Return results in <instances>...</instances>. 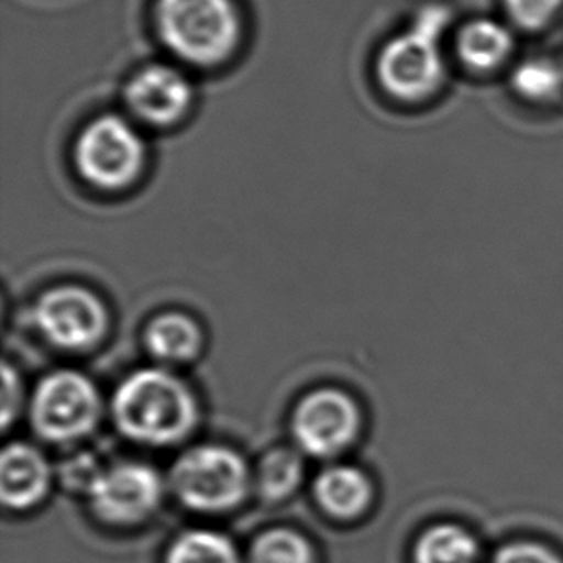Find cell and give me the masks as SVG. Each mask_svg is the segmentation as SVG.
<instances>
[{"label":"cell","mask_w":563,"mask_h":563,"mask_svg":"<svg viewBox=\"0 0 563 563\" xmlns=\"http://www.w3.org/2000/svg\"><path fill=\"white\" fill-rule=\"evenodd\" d=\"M112 416L120 433L148 446H169L187 439L200 411L195 393L166 369H139L112 396Z\"/></svg>","instance_id":"6da1fadb"},{"label":"cell","mask_w":563,"mask_h":563,"mask_svg":"<svg viewBox=\"0 0 563 563\" xmlns=\"http://www.w3.org/2000/svg\"><path fill=\"white\" fill-rule=\"evenodd\" d=\"M154 23L169 53L198 68L228 62L243 38L235 0H156Z\"/></svg>","instance_id":"7a4b0ae2"},{"label":"cell","mask_w":563,"mask_h":563,"mask_svg":"<svg viewBox=\"0 0 563 563\" xmlns=\"http://www.w3.org/2000/svg\"><path fill=\"white\" fill-rule=\"evenodd\" d=\"M449 25V12L427 7L402 33L390 38L377 58L380 87L404 102L429 99L444 81L442 31Z\"/></svg>","instance_id":"3957f363"},{"label":"cell","mask_w":563,"mask_h":563,"mask_svg":"<svg viewBox=\"0 0 563 563\" xmlns=\"http://www.w3.org/2000/svg\"><path fill=\"white\" fill-rule=\"evenodd\" d=\"M74 161L85 184L102 190L128 189L145 168V141L122 115H99L79 133Z\"/></svg>","instance_id":"277c9868"},{"label":"cell","mask_w":563,"mask_h":563,"mask_svg":"<svg viewBox=\"0 0 563 563\" xmlns=\"http://www.w3.org/2000/svg\"><path fill=\"white\" fill-rule=\"evenodd\" d=\"M249 487L243 457L225 446L205 444L185 452L172 470V488L192 510L223 511L235 508Z\"/></svg>","instance_id":"5b68a950"},{"label":"cell","mask_w":563,"mask_h":563,"mask_svg":"<svg viewBox=\"0 0 563 563\" xmlns=\"http://www.w3.org/2000/svg\"><path fill=\"white\" fill-rule=\"evenodd\" d=\"M102 413L99 388L71 369L46 375L31 398V423L38 437L71 442L91 433Z\"/></svg>","instance_id":"8992f818"},{"label":"cell","mask_w":563,"mask_h":563,"mask_svg":"<svg viewBox=\"0 0 563 563\" xmlns=\"http://www.w3.org/2000/svg\"><path fill=\"white\" fill-rule=\"evenodd\" d=\"M33 325L62 351H91L107 336L110 318L102 298L77 285L43 292L33 306Z\"/></svg>","instance_id":"52a82bcc"},{"label":"cell","mask_w":563,"mask_h":563,"mask_svg":"<svg viewBox=\"0 0 563 563\" xmlns=\"http://www.w3.org/2000/svg\"><path fill=\"white\" fill-rule=\"evenodd\" d=\"M362 416L356 400L341 388H316L297 404L290 429L300 450L313 457L341 454L356 441Z\"/></svg>","instance_id":"ba28073f"},{"label":"cell","mask_w":563,"mask_h":563,"mask_svg":"<svg viewBox=\"0 0 563 563\" xmlns=\"http://www.w3.org/2000/svg\"><path fill=\"white\" fill-rule=\"evenodd\" d=\"M162 490L161 475L151 465L128 462L97 473L89 495L100 519L130 526L153 514L161 503Z\"/></svg>","instance_id":"9c48e42d"},{"label":"cell","mask_w":563,"mask_h":563,"mask_svg":"<svg viewBox=\"0 0 563 563\" xmlns=\"http://www.w3.org/2000/svg\"><path fill=\"white\" fill-rule=\"evenodd\" d=\"M125 102L141 122L169 128L189 112L192 87L174 66L151 64L139 69L125 85Z\"/></svg>","instance_id":"30bf717a"},{"label":"cell","mask_w":563,"mask_h":563,"mask_svg":"<svg viewBox=\"0 0 563 563\" xmlns=\"http://www.w3.org/2000/svg\"><path fill=\"white\" fill-rule=\"evenodd\" d=\"M51 467L45 456L25 442L8 444L0 460V496L8 508L23 510L45 496Z\"/></svg>","instance_id":"8fae6325"},{"label":"cell","mask_w":563,"mask_h":563,"mask_svg":"<svg viewBox=\"0 0 563 563\" xmlns=\"http://www.w3.org/2000/svg\"><path fill=\"white\" fill-rule=\"evenodd\" d=\"M145 344L154 358L164 364H185L200 354L205 336L187 313L164 312L146 325Z\"/></svg>","instance_id":"7c38bea8"},{"label":"cell","mask_w":563,"mask_h":563,"mask_svg":"<svg viewBox=\"0 0 563 563\" xmlns=\"http://www.w3.org/2000/svg\"><path fill=\"white\" fill-rule=\"evenodd\" d=\"M456 51L467 68L490 71L500 68L514 53L511 31L495 20H473L457 33Z\"/></svg>","instance_id":"4fadbf2b"},{"label":"cell","mask_w":563,"mask_h":563,"mask_svg":"<svg viewBox=\"0 0 563 563\" xmlns=\"http://www.w3.org/2000/svg\"><path fill=\"white\" fill-rule=\"evenodd\" d=\"M313 493L321 508L336 518H354L372 500V483L351 465H333L320 473Z\"/></svg>","instance_id":"5bb4252c"},{"label":"cell","mask_w":563,"mask_h":563,"mask_svg":"<svg viewBox=\"0 0 563 563\" xmlns=\"http://www.w3.org/2000/svg\"><path fill=\"white\" fill-rule=\"evenodd\" d=\"M416 563H481L479 542L464 527L442 523L427 529L413 550Z\"/></svg>","instance_id":"9a60e30c"},{"label":"cell","mask_w":563,"mask_h":563,"mask_svg":"<svg viewBox=\"0 0 563 563\" xmlns=\"http://www.w3.org/2000/svg\"><path fill=\"white\" fill-rule=\"evenodd\" d=\"M511 85L523 99L552 102L563 92V68L550 58H529L514 69Z\"/></svg>","instance_id":"2e32d148"},{"label":"cell","mask_w":563,"mask_h":563,"mask_svg":"<svg viewBox=\"0 0 563 563\" xmlns=\"http://www.w3.org/2000/svg\"><path fill=\"white\" fill-rule=\"evenodd\" d=\"M166 563H241L233 542L212 531L181 534L168 552Z\"/></svg>","instance_id":"e0dca14e"},{"label":"cell","mask_w":563,"mask_h":563,"mask_svg":"<svg viewBox=\"0 0 563 563\" xmlns=\"http://www.w3.org/2000/svg\"><path fill=\"white\" fill-rule=\"evenodd\" d=\"M302 479V460L295 450H272L260 464V493L277 500L290 495Z\"/></svg>","instance_id":"ac0fdd59"},{"label":"cell","mask_w":563,"mask_h":563,"mask_svg":"<svg viewBox=\"0 0 563 563\" xmlns=\"http://www.w3.org/2000/svg\"><path fill=\"white\" fill-rule=\"evenodd\" d=\"M249 563H313L312 547L289 529H274L252 544Z\"/></svg>","instance_id":"d6986e66"},{"label":"cell","mask_w":563,"mask_h":563,"mask_svg":"<svg viewBox=\"0 0 563 563\" xmlns=\"http://www.w3.org/2000/svg\"><path fill=\"white\" fill-rule=\"evenodd\" d=\"M511 20L523 30H541L556 18L563 0H504Z\"/></svg>","instance_id":"ffe728a7"},{"label":"cell","mask_w":563,"mask_h":563,"mask_svg":"<svg viewBox=\"0 0 563 563\" xmlns=\"http://www.w3.org/2000/svg\"><path fill=\"white\" fill-rule=\"evenodd\" d=\"M488 563H563V560L547 544L518 541L500 547Z\"/></svg>","instance_id":"44dd1931"},{"label":"cell","mask_w":563,"mask_h":563,"mask_svg":"<svg viewBox=\"0 0 563 563\" xmlns=\"http://www.w3.org/2000/svg\"><path fill=\"white\" fill-rule=\"evenodd\" d=\"M4 388H2V426H10V421L18 416L20 404H22V380L18 372L10 366H4L2 372Z\"/></svg>","instance_id":"7402d4cb"}]
</instances>
